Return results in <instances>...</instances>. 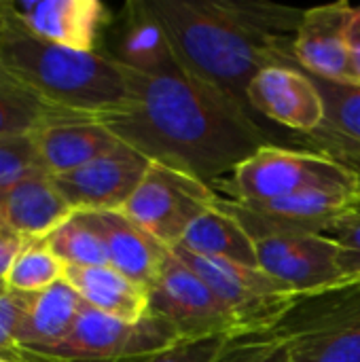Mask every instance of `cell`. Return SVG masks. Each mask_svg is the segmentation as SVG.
Masks as SVG:
<instances>
[{"mask_svg":"<svg viewBox=\"0 0 360 362\" xmlns=\"http://www.w3.org/2000/svg\"><path fill=\"white\" fill-rule=\"evenodd\" d=\"M100 121L153 163L210 187L272 144L255 115L182 68L163 74L134 70L132 106Z\"/></svg>","mask_w":360,"mask_h":362,"instance_id":"6da1fadb","label":"cell"},{"mask_svg":"<svg viewBox=\"0 0 360 362\" xmlns=\"http://www.w3.org/2000/svg\"><path fill=\"white\" fill-rule=\"evenodd\" d=\"M178 66L255 115L246 89L269 66L299 68L293 38L303 11L265 0H146Z\"/></svg>","mask_w":360,"mask_h":362,"instance_id":"7a4b0ae2","label":"cell"},{"mask_svg":"<svg viewBox=\"0 0 360 362\" xmlns=\"http://www.w3.org/2000/svg\"><path fill=\"white\" fill-rule=\"evenodd\" d=\"M0 68L49 104L76 115L104 119L134 102L132 68L106 53L40 40L19 23L0 47Z\"/></svg>","mask_w":360,"mask_h":362,"instance_id":"3957f363","label":"cell"},{"mask_svg":"<svg viewBox=\"0 0 360 362\" xmlns=\"http://www.w3.org/2000/svg\"><path fill=\"white\" fill-rule=\"evenodd\" d=\"M286 346L291 362H360V282L303 295L269 329L231 339L229 354Z\"/></svg>","mask_w":360,"mask_h":362,"instance_id":"277c9868","label":"cell"},{"mask_svg":"<svg viewBox=\"0 0 360 362\" xmlns=\"http://www.w3.org/2000/svg\"><path fill=\"white\" fill-rule=\"evenodd\" d=\"M356 182H360V174L323 153L286 148L272 142L252 153L212 189L223 199L257 204Z\"/></svg>","mask_w":360,"mask_h":362,"instance_id":"5b68a950","label":"cell"},{"mask_svg":"<svg viewBox=\"0 0 360 362\" xmlns=\"http://www.w3.org/2000/svg\"><path fill=\"white\" fill-rule=\"evenodd\" d=\"M172 252L214 291L236 320L238 337L269 329L301 299V295L280 284L259 267L199 257L180 246H174Z\"/></svg>","mask_w":360,"mask_h":362,"instance_id":"8992f818","label":"cell"},{"mask_svg":"<svg viewBox=\"0 0 360 362\" xmlns=\"http://www.w3.org/2000/svg\"><path fill=\"white\" fill-rule=\"evenodd\" d=\"M219 204V193L178 170L153 163L127 204L119 210L170 250L187 229Z\"/></svg>","mask_w":360,"mask_h":362,"instance_id":"52a82bcc","label":"cell"},{"mask_svg":"<svg viewBox=\"0 0 360 362\" xmlns=\"http://www.w3.org/2000/svg\"><path fill=\"white\" fill-rule=\"evenodd\" d=\"M180 341H185L180 333L153 314H146L138 322H125L85 303L70 335L47 356L59 362L134 361Z\"/></svg>","mask_w":360,"mask_h":362,"instance_id":"ba28073f","label":"cell"},{"mask_svg":"<svg viewBox=\"0 0 360 362\" xmlns=\"http://www.w3.org/2000/svg\"><path fill=\"white\" fill-rule=\"evenodd\" d=\"M219 208L238 218L255 238L265 233H333L360 212V182L314 189L280 199L240 204L219 197Z\"/></svg>","mask_w":360,"mask_h":362,"instance_id":"9c48e42d","label":"cell"},{"mask_svg":"<svg viewBox=\"0 0 360 362\" xmlns=\"http://www.w3.org/2000/svg\"><path fill=\"white\" fill-rule=\"evenodd\" d=\"M149 314L170 322L185 341L212 335L238 337L236 320L214 291L172 250L149 288Z\"/></svg>","mask_w":360,"mask_h":362,"instance_id":"30bf717a","label":"cell"},{"mask_svg":"<svg viewBox=\"0 0 360 362\" xmlns=\"http://www.w3.org/2000/svg\"><path fill=\"white\" fill-rule=\"evenodd\" d=\"M255 246L259 269L301 297L352 282L342 246L325 233H265Z\"/></svg>","mask_w":360,"mask_h":362,"instance_id":"8fae6325","label":"cell"},{"mask_svg":"<svg viewBox=\"0 0 360 362\" xmlns=\"http://www.w3.org/2000/svg\"><path fill=\"white\" fill-rule=\"evenodd\" d=\"M151 165V159L121 142L87 165L51 180L74 212H119Z\"/></svg>","mask_w":360,"mask_h":362,"instance_id":"7c38bea8","label":"cell"},{"mask_svg":"<svg viewBox=\"0 0 360 362\" xmlns=\"http://www.w3.org/2000/svg\"><path fill=\"white\" fill-rule=\"evenodd\" d=\"M255 115L267 117L299 136L316 132L325 123V100L312 76L301 68L269 66L255 74L246 89Z\"/></svg>","mask_w":360,"mask_h":362,"instance_id":"4fadbf2b","label":"cell"},{"mask_svg":"<svg viewBox=\"0 0 360 362\" xmlns=\"http://www.w3.org/2000/svg\"><path fill=\"white\" fill-rule=\"evenodd\" d=\"M354 8L350 2L339 0L303 11L293 38V53L301 70L312 76L354 85L352 49L348 45Z\"/></svg>","mask_w":360,"mask_h":362,"instance_id":"5bb4252c","label":"cell"},{"mask_svg":"<svg viewBox=\"0 0 360 362\" xmlns=\"http://www.w3.org/2000/svg\"><path fill=\"white\" fill-rule=\"evenodd\" d=\"M11 17L32 36L79 49L95 51L108 11L98 0H4Z\"/></svg>","mask_w":360,"mask_h":362,"instance_id":"9a60e30c","label":"cell"},{"mask_svg":"<svg viewBox=\"0 0 360 362\" xmlns=\"http://www.w3.org/2000/svg\"><path fill=\"white\" fill-rule=\"evenodd\" d=\"M15 297L21 314L17 339L23 348L42 356L70 335L85 308L83 297L64 278L45 291L15 293Z\"/></svg>","mask_w":360,"mask_h":362,"instance_id":"2e32d148","label":"cell"},{"mask_svg":"<svg viewBox=\"0 0 360 362\" xmlns=\"http://www.w3.org/2000/svg\"><path fill=\"white\" fill-rule=\"evenodd\" d=\"M312 81L323 93L327 115L316 132L297 136V140L360 174V85L320 76H312Z\"/></svg>","mask_w":360,"mask_h":362,"instance_id":"e0dca14e","label":"cell"},{"mask_svg":"<svg viewBox=\"0 0 360 362\" xmlns=\"http://www.w3.org/2000/svg\"><path fill=\"white\" fill-rule=\"evenodd\" d=\"M104 238L108 265L146 293L159 278L170 248L121 212H89Z\"/></svg>","mask_w":360,"mask_h":362,"instance_id":"ac0fdd59","label":"cell"},{"mask_svg":"<svg viewBox=\"0 0 360 362\" xmlns=\"http://www.w3.org/2000/svg\"><path fill=\"white\" fill-rule=\"evenodd\" d=\"M40 159L51 176L72 172L106 155L121 140L93 117H70L34 134Z\"/></svg>","mask_w":360,"mask_h":362,"instance_id":"d6986e66","label":"cell"},{"mask_svg":"<svg viewBox=\"0 0 360 362\" xmlns=\"http://www.w3.org/2000/svg\"><path fill=\"white\" fill-rule=\"evenodd\" d=\"M72 214L51 176L30 178L0 193V225L23 240H45Z\"/></svg>","mask_w":360,"mask_h":362,"instance_id":"ffe728a7","label":"cell"},{"mask_svg":"<svg viewBox=\"0 0 360 362\" xmlns=\"http://www.w3.org/2000/svg\"><path fill=\"white\" fill-rule=\"evenodd\" d=\"M110 57L142 74L180 70L172 45L161 23L151 13L146 0H132L123 6L117 28L115 53Z\"/></svg>","mask_w":360,"mask_h":362,"instance_id":"44dd1931","label":"cell"},{"mask_svg":"<svg viewBox=\"0 0 360 362\" xmlns=\"http://www.w3.org/2000/svg\"><path fill=\"white\" fill-rule=\"evenodd\" d=\"M64 280L74 286V291L83 297L87 305L106 316L125 322H138L149 314V293L110 265H66Z\"/></svg>","mask_w":360,"mask_h":362,"instance_id":"7402d4cb","label":"cell"},{"mask_svg":"<svg viewBox=\"0 0 360 362\" xmlns=\"http://www.w3.org/2000/svg\"><path fill=\"white\" fill-rule=\"evenodd\" d=\"M178 246L199 257L259 267L252 235L238 218L219 208V204L212 210L204 212L197 221H193Z\"/></svg>","mask_w":360,"mask_h":362,"instance_id":"603a6c76","label":"cell"},{"mask_svg":"<svg viewBox=\"0 0 360 362\" xmlns=\"http://www.w3.org/2000/svg\"><path fill=\"white\" fill-rule=\"evenodd\" d=\"M85 117L66 108L49 104L30 87L15 78L0 81V138L6 136H34L42 127L70 119Z\"/></svg>","mask_w":360,"mask_h":362,"instance_id":"cb8c5ba5","label":"cell"},{"mask_svg":"<svg viewBox=\"0 0 360 362\" xmlns=\"http://www.w3.org/2000/svg\"><path fill=\"white\" fill-rule=\"evenodd\" d=\"M45 244L64 265H72V267L108 265L104 238L89 212H74L51 235L45 238Z\"/></svg>","mask_w":360,"mask_h":362,"instance_id":"d4e9b609","label":"cell"},{"mask_svg":"<svg viewBox=\"0 0 360 362\" xmlns=\"http://www.w3.org/2000/svg\"><path fill=\"white\" fill-rule=\"evenodd\" d=\"M64 267L66 265L49 250L45 240H25L4 284L13 293H38L62 280Z\"/></svg>","mask_w":360,"mask_h":362,"instance_id":"484cf974","label":"cell"},{"mask_svg":"<svg viewBox=\"0 0 360 362\" xmlns=\"http://www.w3.org/2000/svg\"><path fill=\"white\" fill-rule=\"evenodd\" d=\"M38 176H51L40 159L34 136L0 138V193Z\"/></svg>","mask_w":360,"mask_h":362,"instance_id":"4316f807","label":"cell"},{"mask_svg":"<svg viewBox=\"0 0 360 362\" xmlns=\"http://www.w3.org/2000/svg\"><path fill=\"white\" fill-rule=\"evenodd\" d=\"M19 305L13 291L0 282V358L6 362H59L23 348L17 339L19 333Z\"/></svg>","mask_w":360,"mask_h":362,"instance_id":"83f0119b","label":"cell"},{"mask_svg":"<svg viewBox=\"0 0 360 362\" xmlns=\"http://www.w3.org/2000/svg\"><path fill=\"white\" fill-rule=\"evenodd\" d=\"M229 344H231L229 335H212V337H202V339H187L168 350H161L142 358L119 362H223Z\"/></svg>","mask_w":360,"mask_h":362,"instance_id":"f1b7e54d","label":"cell"},{"mask_svg":"<svg viewBox=\"0 0 360 362\" xmlns=\"http://www.w3.org/2000/svg\"><path fill=\"white\" fill-rule=\"evenodd\" d=\"M331 238L342 246V250H344V257H342L344 269L354 280L360 274V212H356L346 223H342L331 233Z\"/></svg>","mask_w":360,"mask_h":362,"instance_id":"f546056e","label":"cell"},{"mask_svg":"<svg viewBox=\"0 0 360 362\" xmlns=\"http://www.w3.org/2000/svg\"><path fill=\"white\" fill-rule=\"evenodd\" d=\"M25 240L19 238L17 233H13L11 229L0 225V282H4L11 265L15 263L17 255L21 252Z\"/></svg>","mask_w":360,"mask_h":362,"instance_id":"4dcf8cb0","label":"cell"},{"mask_svg":"<svg viewBox=\"0 0 360 362\" xmlns=\"http://www.w3.org/2000/svg\"><path fill=\"white\" fill-rule=\"evenodd\" d=\"M225 361L229 362H291V350L286 346L267 348L252 354H225Z\"/></svg>","mask_w":360,"mask_h":362,"instance_id":"1f68e13d","label":"cell"},{"mask_svg":"<svg viewBox=\"0 0 360 362\" xmlns=\"http://www.w3.org/2000/svg\"><path fill=\"white\" fill-rule=\"evenodd\" d=\"M15 19L11 17V13H8V8H6V4H4V0H0V47L6 42V38L13 34V30H15Z\"/></svg>","mask_w":360,"mask_h":362,"instance_id":"d6a6232c","label":"cell"},{"mask_svg":"<svg viewBox=\"0 0 360 362\" xmlns=\"http://www.w3.org/2000/svg\"><path fill=\"white\" fill-rule=\"evenodd\" d=\"M348 45L352 51H360V6L354 8L350 28H348Z\"/></svg>","mask_w":360,"mask_h":362,"instance_id":"836d02e7","label":"cell"},{"mask_svg":"<svg viewBox=\"0 0 360 362\" xmlns=\"http://www.w3.org/2000/svg\"><path fill=\"white\" fill-rule=\"evenodd\" d=\"M352 76L354 85H360V51H352Z\"/></svg>","mask_w":360,"mask_h":362,"instance_id":"e575fe53","label":"cell"},{"mask_svg":"<svg viewBox=\"0 0 360 362\" xmlns=\"http://www.w3.org/2000/svg\"><path fill=\"white\" fill-rule=\"evenodd\" d=\"M8 78H11V76H8V74H6V72L0 68V81H8Z\"/></svg>","mask_w":360,"mask_h":362,"instance_id":"d590c367","label":"cell"},{"mask_svg":"<svg viewBox=\"0 0 360 362\" xmlns=\"http://www.w3.org/2000/svg\"><path fill=\"white\" fill-rule=\"evenodd\" d=\"M352 282H360V274L356 276V278H354V280H352Z\"/></svg>","mask_w":360,"mask_h":362,"instance_id":"8d00e7d4","label":"cell"},{"mask_svg":"<svg viewBox=\"0 0 360 362\" xmlns=\"http://www.w3.org/2000/svg\"><path fill=\"white\" fill-rule=\"evenodd\" d=\"M0 362H6V361H2V358H0Z\"/></svg>","mask_w":360,"mask_h":362,"instance_id":"74e56055","label":"cell"},{"mask_svg":"<svg viewBox=\"0 0 360 362\" xmlns=\"http://www.w3.org/2000/svg\"><path fill=\"white\" fill-rule=\"evenodd\" d=\"M223 362H229V361H225V358H223Z\"/></svg>","mask_w":360,"mask_h":362,"instance_id":"f35d334b","label":"cell"}]
</instances>
